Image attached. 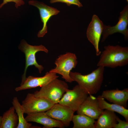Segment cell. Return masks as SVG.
I'll return each instance as SVG.
<instances>
[{
    "label": "cell",
    "mask_w": 128,
    "mask_h": 128,
    "mask_svg": "<svg viewBox=\"0 0 128 128\" xmlns=\"http://www.w3.org/2000/svg\"><path fill=\"white\" fill-rule=\"evenodd\" d=\"M45 112L52 118L61 122L65 127L70 125L74 112L68 107L59 103L54 104Z\"/></svg>",
    "instance_id": "11"
},
{
    "label": "cell",
    "mask_w": 128,
    "mask_h": 128,
    "mask_svg": "<svg viewBox=\"0 0 128 128\" xmlns=\"http://www.w3.org/2000/svg\"><path fill=\"white\" fill-rule=\"evenodd\" d=\"M28 4L37 7L39 9L41 20L43 23L42 29L38 33V37H43L47 32V24L52 16L57 15L59 12L57 9L48 6L43 3L35 0H31Z\"/></svg>",
    "instance_id": "10"
},
{
    "label": "cell",
    "mask_w": 128,
    "mask_h": 128,
    "mask_svg": "<svg viewBox=\"0 0 128 128\" xmlns=\"http://www.w3.org/2000/svg\"><path fill=\"white\" fill-rule=\"evenodd\" d=\"M91 73L85 75L78 72H70L69 75L88 94L96 93L100 90L103 79L104 67L98 66Z\"/></svg>",
    "instance_id": "2"
},
{
    "label": "cell",
    "mask_w": 128,
    "mask_h": 128,
    "mask_svg": "<svg viewBox=\"0 0 128 128\" xmlns=\"http://www.w3.org/2000/svg\"><path fill=\"white\" fill-rule=\"evenodd\" d=\"M13 2L15 3V7L17 8L25 4L24 1L23 0H3V2L0 5V9L8 3Z\"/></svg>",
    "instance_id": "22"
},
{
    "label": "cell",
    "mask_w": 128,
    "mask_h": 128,
    "mask_svg": "<svg viewBox=\"0 0 128 128\" xmlns=\"http://www.w3.org/2000/svg\"><path fill=\"white\" fill-rule=\"evenodd\" d=\"M2 119V116H1L0 115V127L1 124Z\"/></svg>",
    "instance_id": "24"
},
{
    "label": "cell",
    "mask_w": 128,
    "mask_h": 128,
    "mask_svg": "<svg viewBox=\"0 0 128 128\" xmlns=\"http://www.w3.org/2000/svg\"><path fill=\"white\" fill-rule=\"evenodd\" d=\"M13 106L14 107L15 111L17 115L18 122L16 128H30L32 127H40L32 126V124L27 121L24 117V111L23 108L19 103V100L16 97H14L12 102Z\"/></svg>",
    "instance_id": "19"
},
{
    "label": "cell",
    "mask_w": 128,
    "mask_h": 128,
    "mask_svg": "<svg viewBox=\"0 0 128 128\" xmlns=\"http://www.w3.org/2000/svg\"><path fill=\"white\" fill-rule=\"evenodd\" d=\"M126 0L127 1V2H128V0Z\"/></svg>",
    "instance_id": "25"
},
{
    "label": "cell",
    "mask_w": 128,
    "mask_h": 128,
    "mask_svg": "<svg viewBox=\"0 0 128 128\" xmlns=\"http://www.w3.org/2000/svg\"><path fill=\"white\" fill-rule=\"evenodd\" d=\"M58 2L65 3L69 6L71 5H76L78 7H80L82 6V4L79 0H50V3H51Z\"/></svg>",
    "instance_id": "21"
},
{
    "label": "cell",
    "mask_w": 128,
    "mask_h": 128,
    "mask_svg": "<svg viewBox=\"0 0 128 128\" xmlns=\"http://www.w3.org/2000/svg\"><path fill=\"white\" fill-rule=\"evenodd\" d=\"M128 5H126L120 12L119 21L113 26L104 25L101 42L104 41L110 35L119 32L123 34L125 39H128Z\"/></svg>",
    "instance_id": "8"
},
{
    "label": "cell",
    "mask_w": 128,
    "mask_h": 128,
    "mask_svg": "<svg viewBox=\"0 0 128 128\" xmlns=\"http://www.w3.org/2000/svg\"><path fill=\"white\" fill-rule=\"evenodd\" d=\"M15 110L13 106L3 114L2 116L0 128H16L18 119Z\"/></svg>",
    "instance_id": "18"
},
{
    "label": "cell",
    "mask_w": 128,
    "mask_h": 128,
    "mask_svg": "<svg viewBox=\"0 0 128 128\" xmlns=\"http://www.w3.org/2000/svg\"><path fill=\"white\" fill-rule=\"evenodd\" d=\"M55 104L43 98L36 96L34 93H29L22 101V105L24 113L46 112Z\"/></svg>",
    "instance_id": "7"
},
{
    "label": "cell",
    "mask_w": 128,
    "mask_h": 128,
    "mask_svg": "<svg viewBox=\"0 0 128 128\" xmlns=\"http://www.w3.org/2000/svg\"><path fill=\"white\" fill-rule=\"evenodd\" d=\"M104 26L102 22L98 17L94 15L87 31V38L93 46L97 56L99 55L101 53L99 45Z\"/></svg>",
    "instance_id": "9"
},
{
    "label": "cell",
    "mask_w": 128,
    "mask_h": 128,
    "mask_svg": "<svg viewBox=\"0 0 128 128\" xmlns=\"http://www.w3.org/2000/svg\"><path fill=\"white\" fill-rule=\"evenodd\" d=\"M88 96L79 85H76L72 89L67 90L58 103L68 107L75 112L78 110Z\"/></svg>",
    "instance_id": "6"
},
{
    "label": "cell",
    "mask_w": 128,
    "mask_h": 128,
    "mask_svg": "<svg viewBox=\"0 0 128 128\" xmlns=\"http://www.w3.org/2000/svg\"><path fill=\"white\" fill-rule=\"evenodd\" d=\"M104 99L110 102L126 108L128 100V89L120 90L118 88L103 91L101 95Z\"/></svg>",
    "instance_id": "15"
},
{
    "label": "cell",
    "mask_w": 128,
    "mask_h": 128,
    "mask_svg": "<svg viewBox=\"0 0 128 128\" xmlns=\"http://www.w3.org/2000/svg\"><path fill=\"white\" fill-rule=\"evenodd\" d=\"M25 118L28 122H35L43 125L44 128H63L65 127L61 122L52 118L47 115L45 112L28 114Z\"/></svg>",
    "instance_id": "14"
},
{
    "label": "cell",
    "mask_w": 128,
    "mask_h": 128,
    "mask_svg": "<svg viewBox=\"0 0 128 128\" xmlns=\"http://www.w3.org/2000/svg\"><path fill=\"white\" fill-rule=\"evenodd\" d=\"M71 121L73 123V128H95V120L84 115H74Z\"/></svg>",
    "instance_id": "20"
},
{
    "label": "cell",
    "mask_w": 128,
    "mask_h": 128,
    "mask_svg": "<svg viewBox=\"0 0 128 128\" xmlns=\"http://www.w3.org/2000/svg\"><path fill=\"white\" fill-rule=\"evenodd\" d=\"M117 116L115 112L107 110H104L95 122V128H112L117 123Z\"/></svg>",
    "instance_id": "16"
},
{
    "label": "cell",
    "mask_w": 128,
    "mask_h": 128,
    "mask_svg": "<svg viewBox=\"0 0 128 128\" xmlns=\"http://www.w3.org/2000/svg\"><path fill=\"white\" fill-rule=\"evenodd\" d=\"M19 49L24 53L25 55L26 62L24 73L22 76L21 84L24 82L26 77V73L28 68L31 66L34 65L37 68L41 73L44 68L41 65L37 63L36 57V54L39 51H43L47 53L48 50L44 46L40 45L32 46L28 44L24 40L21 41L19 46Z\"/></svg>",
    "instance_id": "5"
},
{
    "label": "cell",
    "mask_w": 128,
    "mask_h": 128,
    "mask_svg": "<svg viewBox=\"0 0 128 128\" xmlns=\"http://www.w3.org/2000/svg\"><path fill=\"white\" fill-rule=\"evenodd\" d=\"M97 98L101 109L107 110L118 113L124 117L126 121L128 122V110L126 108L116 104L109 103L101 95L98 96Z\"/></svg>",
    "instance_id": "17"
},
{
    "label": "cell",
    "mask_w": 128,
    "mask_h": 128,
    "mask_svg": "<svg viewBox=\"0 0 128 128\" xmlns=\"http://www.w3.org/2000/svg\"><path fill=\"white\" fill-rule=\"evenodd\" d=\"M97 64L98 66L114 68L128 64V47L118 45H108L104 47Z\"/></svg>",
    "instance_id": "1"
},
{
    "label": "cell",
    "mask_w": 128,
    "mask_h": 128,
    "mask_svg": "<svg viewBox=\"0 0 128 128\" xmlns=\"http://www.w3.org/2000/svg\"><path fill=\"white\" fill-rule=\"evenodd\" d=\"M100 107L97 98L89 95L77 111L78 114L84 115L97 119L103 111Z\"/></svg>",
    "instance_id": "13"
},
{
    "label": "cell",
    "mask_w": 128,
    "mask_h": 128,
    "mask_svg": "<svg viewBox=\"0 0 128 128\" xmlns=\"http://www.w3.org/2000/svg\"><path fill=\"white\" fill-rule=\"evenodd\" d=\"M68 88L65 82L56 78L34 94L36 96L43 98L55 104L59 103Z\"/></svg>",
    "instance_id": "3"
},
{
    "label": "cell",
    "mask_w": 128,
    "mask_h": 128,
    "mask_svg": "<svg viewBox=\"0 0 128 128\" xmlns=\"http://www.w3.org/2000/svg\"><path fill=\"white\" fill-rule=\"evenodd\" d=\"M54 73L47 72L44 76L37 77L29 76L26 78L23 82L19 87H16V91L45 86L59 76Z\"/></svg>",
    "instance_id": "12"
},
{
    "label": "cell",
    "mask_w": 128,
    "mask_h": 128,
    "mask_svg": "<svg viewBox=\"0 0 128 128\" xmlns=\"http://www.w3.org/2000/svg\"><path fill=\"white\" fill-rule=\"evenodd\" d=\"M116 119L118 123L115 124L113 128H128V122L121 120L117 116Z\"/></svg>",
    "instance_id": "23"
},
{
    "label": "cell",
    "mask_w": 128,
    "mask_h": 128,
    "mask_svg": "<svg viewBox=\"0 0 128 128\" xmlns=\"http://www.w3.org/2000/svg\"><path fill=\"white\" fill-rule=\"evenodd\" d=\"M77 59L75 54L73 53L68 52L61 55L55 61V68L49 72L59 74L65 81L71 83L74 81L70 77V73L76 66L78 64Z\"/></svg>",
    "instance_id": "4"
}]
</instances>
